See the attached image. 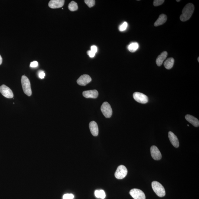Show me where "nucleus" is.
Returning <instances> with one entry per match:
<instances>
[{"mask_svg":"<svg viewBox=\"0 0 199 199\" xmlns=\"http://www.w3.org/2000/svg\"><path fill=\"white\" fill-rule=\"evenodd\" d=\"M194 10V6L191 3H189L185 6L182 11L180 19L182 21H185L190 19Z\"/></svg>","mask_w":199,"mask_h":199,"instance_id":"f257e3e1","label":"nucleus"},{"mask_svg":"<svg viewBox=\"0 0 199 199\" xmlns=\"http://www.w3.org/2000/svg\"><path fill=\"white\" fill-rule=\"evenodd\" d=\"M21 83L23 91L25 94L28 96H31L32 94L31 84L27 77L23 75L21 77Z\"/></svg>","mask_w":199,"mask_h":199,"instance_id":"f03ea898","label":"nucleus"},{"mask_svg":"<svg viewBox=\"0 0 199 199\" xmlns=\"http://www.w3.org/2000/svg\"><path fill=\"white\" fill-rule=\"evenodd\" d=\"M152 186L154 191L158 196L162 197L165 196V189L161 184L158 181H154L152 183Z\"/></svg>","mask_w":199,"mask_h":199,"instance_id":"7ed1b4c3","label":"nucleus"},{"mask_svg":"<svg viewBox=\"0 0 199 199\" xmlns=\"http://www.w3.org/2000/svg\"><path fill=\"white\" fill-rule=\"evenodd\" d=\"M128 170L124 165H120L118 167L115 172V176L118 179H122L126 176Z\"/></svg>","mask_w":199,"mask_h":199,"instance_id":"20e7f679","label":"nucleus"},{"mask_svg":"<svg viewBox=\"0 0 199 199\" xmlns=\"http://www.w3.org/2000/svg\"><path fill=\"white\" fill-rule=\"evenodd\" d=\"M102 113L106 118H109L112 116L113 111L110 105L107 102H104L101 107Z\"/></svg>","mask_w":199,"mask_h":199,"instance_id":"39448f33","label":"nucleus"},{"mask_svg":"<svg viewBox=\"0 0 199 199\" xmlns=\"http://www.w3.org/2000/svg\"><path fill=\"white\" fill-rule=\"evenodd\" d=\"M133 98L135 101L139 103L146 104L148 101V96L143 93L136 92L133 93Z\"/></svg>","mask_w":199,"mask_h":199,"instance_id":"423d86ee","label":"nucleus"},{"mask_svg":"<svg viewBox=\"0 0 199 199\" xmlns=\"http://www.w3.org/2000/svg\"><path fill=\"white\" fill-rule=\"evenodd\" d=\"M130 194L134 199H146L144 193L138 189H132L130 191Z\"/></svg>","mask_w":199,"mask_h":199,"instance_id":"0eeeda50","label":"nucleus"},{"mask_svg":"<svg viewBox=\"0 0 199 199\" xmlns=\"http://www.w3.org/2000/svg\"><path fill=\"white\" fill-rule=\"evenodd\" d=\"M0 92L6 98H13V93L12 90L5 85H3L0 87Z\"/></svg>","mask_w":199,"mask_h":199,"instance_id":"6e6552de","label":"nucleus"},{"mask_svg":"<svg viewBox=\"0 0 199 199\" xmlns=\"http://www.w3.org/2000/svg\"><path fill=\"white\" fill-rule=\"evenodd\" d=\"M91 81V78L88 75L85 74L82 75L77 81L79 85L81 86H86Z\"/></svg>","mask_w":199,"mask_h":199,"instance_id":"1a4fd4ad","label":"nucleus"},{"mask_svg":"<svg viewBox=\"0 0 199 199\" xmlns=\"http://www.w3.org/2000/svg\"><path fill=\"white\" fill-rule=\"evenodd\" d=\"M150 153L152 157L155 160H160L162 158L161 152L156 146H152L151 147Z\"/></svg>","mask_w":199,"mask_h":199,"instance_id":"9d476101","label":"nucleus"},{"mask_svg":"<svg viewBox=\"0 0 199 199\" xmlns=\"http://www.w3.org/2000/svg\"><path fill=\"white\" fill-rule=\"evenodd\" d=\"M64 2V0H51L48 3V6L52 9H57L62 7Z\"/></svg>","mask_w":199,"mask_h":199,"instance_id":"9b49d317","label":"nucleus"},{"mask_svg":"<svg viewBox=\"0 0 199 199\" xmlns=\"http://www.w3.org/2000/svg\"><path fill=\"white\" fill-rule=\"evenodd\" d=\"M83 95L85 98H96L98 96V93L96 90H89L83 91Z\"/></svg>","mask_w":199,"mask_h":199,"instance_id":"f8f14e48","label":"nucleus"},{"mask_svg":"<svg viewBox=\"0 0 199 199\" xmlns=\"http://www.w3.org/2000/svg\"><path fill=\"white\" fill-rule=\"evenodd\" d=\"M169 138L172 145L176 148L179 146V143L178 138L174 133L171 131L169 132Z\"/></svg>","mask_w":199,"mask_h":199,"instance_id":"ddd939ff","label":"nucleus"},{"mask_svg":"<svg viewBox=\"0 0 199 199\" xmlns=\"http://www.w3.org/2000/svg\"><path fill=\"white\" fill-rule=\"evenodd\" d=\"M90 132L94 136H98V124L96 122L92 121L89 124Z\"/></svg>","mask_w":199,"mask_h":199,"instance_id":"4468645a","label":"nucleus"},{"mask_svg":"<svg viewBox=\"0 0 199 199\" xmlns=\"http://www.w3.org/2000/svg\"><path fill=\"white\" fill-rule=\"evenodd\" d=\"M185 119L189 123L191 124L195 127H198L199 125V121L198 119L195 117L191 115L187 114L185 115Z\"/></svg>","mask_w":199,"mask_h":199,"instance_id":"2eb2a0df","label":"nucleus"},{"mask_svg":"<svg viewBox=\"0 0 199 199\" xmlns=\"http://www.w3.org/2000/svg\"><path fill=\"white\" fill-rule=\"evenodd\" d=\"M168 54V53L165 51H163L159 56L156 60V63L157 66H162L163 61L166 59Z\"/></svg>","mask_w":199,"mask_h":199,"instance_id":"dca6fc26","label":"nucleus"},{"mask_svg":"<svg viewBox=\"0 0 199 199\" xmlns=\"http://www.w3.org/2000/svg\"><path fill=\"white\" fill-rule=\"evenodd\" d=\"M167 20V16L166 15L162 14H160L154 24V26L157 27L164 24Z\"/></svg>","mask_w":199,"mask_h":199,"instance_id":"f3484780","label":"nucleus"},{"mask_svg":"<svg viewBox=\"0 0 199 199\" xmlns=\"http://www.w3.org/2000/svg\"><path fill=\"white\" fill-rule=\"evenodd\" d=\"M175 60L173 58H168L164 63L165 67L167 69H170L173 67L174 64Z\"/></svg>","mask_w":199,"mask_h":199,"instance_id":"a211bd4d","label":"nucleus"},{"mask_svg":"<svg viewBox=\"0 0 199 199\" xmlns=\"http://www.w3.org/2000/svg\"><path fill=\"white\" fill-rule=\"evenodd\" d=\"M139 44L136 42H133L131 43L128 46L129 51L131 53H134L139 48Z\"/></svg>","mask_w":199,"mask_h":199,"instance_id":"6ab92c4d","label":"nucleus"},{"mask_svg":"<svg viewBox=\"0 0 199 199\" xmlns=\"http://www.w3.org/2000/svg\"><path fill=\"white\" fill-rule=\"evenodd\" d=\"M69 9L71 11H77L78 9V5L77 3L74 1H72L69 4Z\"/></svg>","mask_w":199,"mask_h":199,"instance_id":"aec40b11","label":"nucleus"},{"mask_svg":"<svg viewBox=\"0 0 199 199\" xmlns=\"http://www.w3.org/2000/svg\"><path fill=\"white\" fill-rule=\"evenodd\" d=\"M128 26V23L127 22H124L123 24L120 25L119 27V30L121 31H123L126 30Z\"/></svg>","mask_w":199,"mask_h":199,"instance_id":"412c9836","label":"nucleus"},{"mask_svg":"<svg viewBox=\"0 0 199 199\" xmlns=\"http://www.w3.org/2000/svg\"><path fill=\"white\" fill-rule=\"evenodd\" d=\"M85 2L89 8H91L95 5V1L94 0H85Z\"/></svg>","mask_w":199,"mask_h":199,"instance_id":"4be33fe9","label":"nucleus"},{"mask_svg":"<svg viewBox=\"0 0 199 199\" xmlns=\"http://www.w3.org/2000/svg\"><path fill=\"white\" fill-rule=\"evenodd\" d=\"M164 0H155L154 1L153 4L154 6H158L161 5L164 2Z\"/></svg>","mask_w":199,"mask_h":199,"instance_id":"5701e85b","label":"nucleus"},{"mask_svg":"<svg viewBox=\"0 0 199 199\" xmlns=\"http://www.w3.org/2000/svg\"><path fill=\"white\" fill-rule=\"evenodd\" d=\"M74 196L72 194H66L63 195V199H73L74 198Z\"/></svg>","mask_w":199,"mask_h":199,"instance_id":"b1692460","label":"nucleus"},{"mask_svg":"<svg viewBox=\"0 0 199 199\" xmlns=\"http://www.w3.org/2000/svg\"><path fill=\"white\" fill-rule=\"evenodd\" d=\"M99 198L104 199L106 197V194H105L104 191L103 190H99Z\"/></svg>","mask_w":199,"mask_h":199,"instance_id":"393cba45","label":"nucleus"},{"mask_svg":"<svg viewBox=\"0 0 199 199\" xmlns=\"http://www.w3.org/2000/svg\"><path fill=\"white\" fill-rule=\"evenodd\" d=\"M38 66V63L37 61H34L32 62L31 63L30 65V66L31 68H36Z\"/></svg>","mask_w":199,"mask_h":199,"instance_id":"a878e982","label":"nucleus"},{"mask_svg":"<svg viewBox=\"0 0 199 199\" xmlns=\"http://www.w3.org/2000/svg\"><path fill=\"white\" fill-rule=\"evenodd\" d=\"M38 76L41 79H44L45 76V73L43 71H40L39 73H38Z\"/></svg>","mask_w":199,"mask_h":199,"instance_id":"bb28decb","label":"nucleus"},{"mask_svg":"<svg viewBox=\"0 0 199 199\" xmlns=\"http://www.w3.org/2000/svg\"><path fill=\"white\" fill-rule=\"evenodd\" d=\"M87 54L90 58H93L95 56L96 53L93 52L91 50H89V51H87Z\"/></svg>","mask_w":199,"mask_h":199,"instance_id":"cd10ccee","label":"nucleus"},{"mask_svg":"<svg viewBox=\"0 0 199 199\" xmlns=\"http://www.w3.org/2000/svg\"><path fill=\"white\" fill-rule=\"evenodd\" d=\"M91 51L93 52L96 53L98 51V48L96 46H93L91 47Z\"/></svg>","mask_w":199,"mask_h":199,"instance_id":"c85d7f7f","label":"nucleus"},{"mask_svg":"<svg viewBox=\"0 0 199 199\" xmlns=\"http://www.w3.org/2000/svg\"><path fill=\"white\" fill-rule=\"evenodd\" d=\"M95 195L97 198H99V190H96L95 191Z\"/></svg>","mask_w":199,"mask_h":199,"instance_id":"c756f323","label":"nucleus"},{"mask_svg":"<svg viewBox=\"0 0 199 199\" xmlns=\"http://www.w3.org/2000/svg\"><path fill=\"white\" fill-rule=\"evenodd\" d=\"M2 63V57L1 55H0V65H1Z\"/></svg>","mask_w":199,"mask_h":199,"instance_id":"7c9ffc66","label":"nucleus"},{"mask_svg":"<svg viewBox=\"0 0 199 199\" xmlns=\"http://www.w3.org/2000/svg\"><path fill=\"white\" fill-rule=\"evenodd\" d=\"M199 57H198V62H199Z\"/></svg>","mask_w":199,"mask_h":199,"instance_id":"2f4dec72","label":"nucleus"},{"mask_svg":"<svg viewBox=\"0 0 199 199\" xmlns=\"http://www.w3.org/2000/svg\"><path fill=\"white\" fill-rule=\"evenodd\" d=\"M176 1L177 2H179L180 1L179 0V1Z\"/></svg>","mask_w":199,"mask_h":199,"instance_id":"473e14b6","label":"nucleus"},{"mask_svg":"<svg viewBox=\"0 0 199 199\" xmlns=\"http://www.w3.org/2000/svg\"><path fill=\"white\" fill-rule=\"evenodd\" d=\"M188 125V126H189V125Z\"/></svg>","mask_w":199,"mask_h":199,"instance_id":"72a5a7b5","label":"nucleus"}]
</instances>
